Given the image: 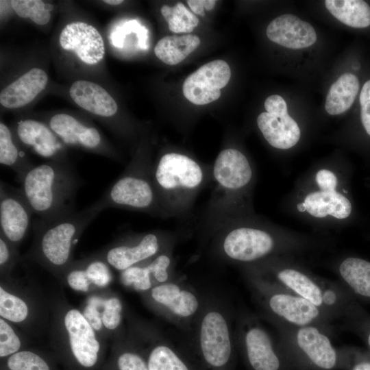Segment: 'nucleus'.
Segmentation results:
<instances>
[{
	"label": "nucleus",
	"mask_w": 370,
	"mask_h": 370,
	"mask_svg": "<svg viewBox=\"0 0 370 370\" xmlns=\"http://www.w3.org/2000/svg\"><path fill=\"white\" fill-rule=\"evenodd\" d=\"M48 124L64 145L99 151L107 156L111 154L99 130L73 116L65 113L56 114L50 118Z\"/></svg>",
	"instance_id": "18"
},
{
	"label": "nucleus",
	"mask_w": 370,
	"mask_h": 370,
	"mask_svg": "<svg viewBox=\"0 0 370 370\" xmlns=\"http://www.w3.org/2000/svg\"><path fill=\"white\" fill-rule=\"evenodd\" d=\"M101 323L107 340L112 342L122 336L127 330L124 323L123 304L120 297L111 291L103 289L100 303Z\"/></svg>",
	"instance_id": "29"
},
{
	"label": "nucleus",
	"mask_w": 370,
	"mask_h": 370,
	"mask_svg": "<svg viewBox=\"0 0 370 370\" xmlns=\"http://www.w3.org/2000/svg\"><path fill=\"white\" fill-rule=\"evenodd\" d=\"M16 134L23 145L38 156L51 160H66L64 144L45 123L34 119L21 120L17 123Z\"/></svg>",
	"instance_id": "19"
},
{
	"label": "nucleus",
	"mask_w": 370,
	"mask_h": 370,
	"mask_svg": "<svg viewBox=\"0 0 370 370\" xmlns=\"http://www.w3.org/2000/svg\"><path fill=\"white\" fill-rule=\"evenodd\" d=\"M61 282L74 291L92 293L94 289L86 275L82 260H74L65 271Z\"/></svg>",
	"instance_id": "40"
},
{
	"label": "nucleus",
	"mask_w": 370,
	"mask_h": 370,
	"mask_svg": "<svg viewBox=\"0 0 370 370\" xmlns=\"http://www.w3.org/2000/svg\"><path fill=\"white\" fill-rule=\"evenodd\" d=\"M184 352L197 370H232L234 348L230 317L224 302L204 297L201 310Z\"/></svg>",
	"instance_id": "3"
},
{
	"label": "nucleus",
	"mask_w": 370,
	"mask_h": 370,
	"mask_svg": "<svg viewBox=\"0 0 370 370\" xmlns=\"http://www.w3.org/2000/svg\"><path fill=\"white\" fill-rule=\"evenodd\" d=\"M368 343H369V345L370 347V334H369V336L368 337Z\"/></svg>",
	"instance_id": "47"
},
{
	"label": "nucleus",
	"mask_w": 370,
	"mask_h": 370,
	"mask_svg": "<svg viewBox=\"0 0 370 370\" xmlns=\"http://www.w3.org/2000/svg\"><path fill=\"white\" fill-rule=\"evenodd\" d=\"M33 213L21 188L1 180L0 234L18 248L31 226Z\"/></svg>",
	"instance_id": "12"
},
{
	"label": "nucleus",
	"mask_w": 370,
	"mask_h": 370,
	"mask_svg": "<svg viewBox=\"0 0 370 370\" xmlns=\"http://www.w3.org/2000/svg\"><path fill=\"white\" fill-rule=\"evenodd\" d=\"M160 12L172 32L190 33L198 25V18L182 3H177L173 7L164 5Z\"/></svg>",
	"instance_id": "36"
},
{
	"label": "nucleus",
	"mask_w": 370,
	"mask_h": 370,
	"mask_svg": "<svg viewBox=\"0 0 370 370\" xmlns=\"http://www.w3.org/2000/svg\"><path fill=\"white\" fill-rule=\"evenodd\" d=\"M267 112L271 114H284L288 113L287 105L284 99L280 95H273L268 97L264 101Z\"/></svg>",
	"instance_id": "43"
},
{
	"label": "nucleus",
	"mask_w": 370,
	"mask_h": 370,
	"mask_svg": "<svg viewBox=\"0 0 370 370\" xmlns=\"http://www.w3.org/2000/svg\"><path fill=\"white\" fill-rule=\"evenodd\" d=\"M140 295L150 310L187 332L191 330L204 299L191 285L179 278L156 286Z\"/></svg>",
	"instance_id": "7"
},
{
	"label": "nucleus",
	"mask_w": 370,
	"mask_h": 370,
	"mask_svg": "<svg viewBox=\"0 0 370 370\" xmlns=\"http://www.w3.org/2000/svg\"><path fill=\"white\" fill-rule=\"evenodd\" d=\"M102 212L92 205L47 219H37L33 224L32 244L23 258L38 264L61 282L74 261L75 246L79 237Z\"/></svg>",
	"instance_id": "2"
},
{
	"label": "nucleus",
	"mask_w": 370,
	"mask_h": 370,
	"mask_svg": "<svg viewBox=\"0 0 370 370\" xmlns=\"http://www.w3.org/2000/svg\"><path fill=\"white\" fill-rule=\"evenodd\" d=\"M333 295V294H332L331 295ZM331 295H329V297H330ZM325 296L327 297H328V295H325ZM328 299H327V300H328ZM329 300H330V298H329Z\"/></svg>",
	"instance_id": "48"
},
{
	"label": "nucleus",
	"mask_w": 370,
	"mask_h": 370,
	"mask_svg": "<svg viewBox=\"0 0 370 370\" xmlns=\"http://www.w3.org/2000/svg\"><path fill=\"white\" fill-rule=\"evenodd\" d=\"M257 125L266 140L277 149H290L300 138V129L288 113L278 115L262 112L257 118Z\"/></svg>",
	"instance_id": "24"
},
{
	"label": "nucleus",
	"mask_w": 370,
	"mask_h": 370,
	"mask_svg": "<svg viewBox=\"0 0 370 370\" xmlns=\"http://www.w3.org/2000/svg\"><path fill=\"white\" fill-rule=\"evenodd\" d=\"M92 206L101 211L110 208H125L162 214L151 179V166L141 156L136 158L121 176Z\"/></svg>",
	"instance_id": "6"
},
{
	"label": "nucleus",
	"mask_w": 370,
	"mask_h": 370,
	"mask_svg": "<svg viewBox=\"0 0 370 370\" xmlns=\"http://www.w3.org/2000/svg\"><path fill=\"white\" fill-rule=\"evenodd\" d=\"M359 90L358 77L349 73L341 75L331 86L325 99V108L331 115L342 114L352 106Z\"/></svg>",
	"instance_id": "28"
},
{
	"label": "nucleus",
	"mask_w": 370,
	"mask_h": 370,
	"mask_svg": "<svg viewBox=\"0 0 370 370\" xmlns=\"http://www.w3.org/2000/svg\"><path fill=\"white\" fill-rule=\"evenodd\" d=\"M267 304L273 313L299 326H306L319 315L317 306L301 297L275 293Z\"/></svg>",
	"instance_id": "25"
},
{
	"label": "nucleus",
	"mask_w": 370,
	"mask_h": 370,
	"mask_svg": "<svg viewBox=\"0 0 370 370\" xmlns=\"http://www.w3.org/2000/svg\"><path fill=\"white\" fill-rule=\"evenodd\" d=\"M319 190L308 194L304 201L297 204L300 212L323 218L330 215L338 219L348 217L352 212L350 201L336 190L337 178L328 169L319 170L315 177Z\"/></svg>",
	"instance_id": "13"
},
{
	"label": "nucleus",
	"mask_w": 370,
	"mask_h": 370,
	"mask_svg": "<svg viewBox=\"0 0 370 370\" xmlns=\"http://www.w3.org/2000/svg\"><path fill=\"white\" fill-rule=\"evenodd\" d=\"M15 326L7 320L0 318L1 359L27 348V338L25 334L21 333Z\"/></svg>",
	"instance_id": "37"
},
{
	"label": "nucleus",
	"mask_w": 370,
	"mask_h": 370,
	"mask_svg": "<svg viewBox=\"0 0 370 370\" xmlns=\"http://www.w3.org/2000/svg\"><path fill=\"white\" fill-rule=\"evenodd\" d=\"M300 349L317 366L330 369L336 364V355L329 338L312 326H304L297 334Z\"/></svg>",
	"instance_id": "27"
},
{
	"label": "nucleus",
	"mask_w": 370,
	"mask_h": 370,
	"mask_svg": "<svg viewBox=\"0 0 370 370\" xmlns=\"http://www.w3.org/2000/svg\"><path fill=\"white\" fill-rule=\"evenodd\" d=\"M21 189L34 213L47 219L75 209L79 179L66 160L34 166L24 175Z\"/></svg>",
	"instance_id": "4"
},
{
	"label": "nucleus",
	"mask_w": 370,
	"mask_h": 370,
	"mask_svg": "<svg viewBox=\"0 0 370 370\" xmlns=\"http://www.w3.org/2000/svg\"><path fill=\"white\" fill-rule=\"evenodd\" d=\"M82 260L94 291L106 288L112 280L110 267L105 261L91 254Z\"/></svg>",
	"instance_id": "39"
},
{
	"label": "nucleus",
	"mask_w": 370,
	"mask_h": 370,
	"mask_svg": "<svg viewBox=\"0 0 370 370\" xmlns=\"http://www.w3.org/2000/svg\"><path fill=\"white\" fill-rule=\"evenodd\" d=\"M0 163L14 171L19 183L27 171L34 166L25 151L16 145L10 130L2 122L0 123Z\"/></svg>",
	"instance_id": "32"
},
{
	"label": "nucleus",
	"mask_w": 370,
	"mask_h": 370,
	"mask_svg": "<svg viewBox=\"0 0 370 370\" xmlns=\"http://www.w3.org/2000/svg\"><path fill=\"white\" fill-rule=\"evenodd\" d=\"M10 2L18 16L28 18L40 25L49 21L50 12L53 9L51 4L39 0H12Z\"/></svg>",
	"instance_id": "38"
},
{
	"label": "nucleus",
	"mask_w": 370,
	"mask_h": 370,
	"mask_svg": "<svg viewBox=\"0 0 370 370\" xmlns=\"http://www.w3.org/2000/svg\"><path fill=\"white\" fill-rule=\"evenodd\" d=\"M217 201L245 188L252 177V170L246 156L240 151L228 148L217 156L212 168Z\"/></svg>",
	"instance_id": "15"
},
{
	"label": "nucleus",
	"mask_w": 370,
	"mask_h": 370,
	"mask_svg": "<svg viewBox=\"0 0 370 370\" xmlns=\"http://www.w3.org/2000/svg\"><path fill=\"white\" fill-rule=\"evenodd\" d=\"M1 370H56L52 358L34 349H23L1 359Z\"/></svg>",
	"instance_id": "34"
},
{
	"label": "nucleus",
	"mask_w": 370,
	"mask_h": 370,
	"mask_svg": "<svg viewBox=\"0 0 370 370\" xmlns=\"http://www.w3.org/2000/svg\"><path fill=\"white\" fill-rule=\"evenodd\" d=\"M73 101L84 110L101 117L113 116L118 106L113 97L100 85L87 80H77L69 89Z\"/></svg>",
	"instance_id": "23"
},
{
	"label": "nucleus",
	"mask_w": 370,
	"mask_h": 370,
	"mask_svg": "<svg viewBox=\"0 0 370 370\" xmlns=\"http://www.w3.org/2000/svg\"><path fill=\"white\" fill-rule=\"evenodd\" d=\"M101 370H149L140 347L127 330L112 342L110 352Z\"/></svg>",
	"instance_id": "26"
},
{
	"label": "nucleus",
	"mask_w": 370,
	"mask_h": 370,
	"mask_svg": "<svg viewBox=\"0 0 370 370\" xmlns=\"http://www.w3.org/2000/svg\"><path fill=\"white\" fill-rule=\"evenodd\" d=\"M151 179L162 214H178L189 208L205 181V172L192 158L169 152L151 166Z\"/></svg>",
	"instance_id": "5"
},
{
	"label": "nucleus",
	"mask_w": 370,
	"mask_h": 370,
	"mask_svg": "<svg viewBox=\"0 0 370 370\" xmlns=\"http://www.w3.org/2000/svg\"><path fill=\"white\" fill-rule=\"evenodd\" d=\"M231 77L228 64L222 60L208 62L184 80V97L195 105H206L218 99Z\"/></svg>",
	"instance_id": "14"
},
{
	"label": "nucleus",
	"mask_w": 370,
	"mask_h": 370,
	"mask_svg": "<svg viewBox=\"0 0 370 370\" xmlns=\"http://www.w3.org/2000/svg\"><path fill=\"white\" fill-rule=\"evenodd\" d=\"M47 82L46 72L33 68L1 90L0 103L9 109L26 106L45 88Z\"/></svg>",
	"instance_id": "21"
},
{
	"label": "nucleus",
	"mask_w": 370,
	"mask_h": 370,
	"mask_svg": "<svg viewBox=\"0 0 370 370\" xmlns=\"http://www.w3.org/2000/svg\"><path fill=\"white\" fill-rule=\"evenodd\" d=\"M172 249L121 272L123 285L140 293L175 279Z\"/></svg>",
	"instance_id": "16"
},
{
	"label": "nucleus",
	"mask_w": 370,
	"mask_h": 370,
	"mask_svg": "<svg viewBox=\"0 0 370 370\" xmlns=\"http://www.w3.org/2000/svg\"><path fill=\"white\" fill-rule=\"evenodd\" d=\"M339 272L356 293L370 297V262L349 257L340 264Z\"/></svg>",
	"instance_id": "33"
},
{
	"label": "nucleus",
	"mask_w": 370,
	"mask_h": 370,
	"mask_svg": "<svg viewBox=\"0 0 370 370\" xmlns=\"http://www.w3.org/2000/svg\"><path fill=\"white\" fill-rule=\"evenodd\" d=\"M50 340L56 357L67 370H101L106 361V341L80 310L62 297L49 301Z\"/></svg>",
	"instance_id": "1"
},
{
	"label": "nucleus",
	"mask_w": 370,
	"mask_h": 370,
	"mask_svg": "<svg viewBox=\"0 0 370 370\" xmlns=\"http://www.w3.org/2000/svg\"><path fill=\"white\" fill-rule=\"evenodd\" d=\"M190 10L201 16H205V10L210 11L216 4L214 0H188L186 1Z\"/></svg>",
	"instance_id": "44"
},
{
	"label": "nucleus",
	"mask_w": 370,
	"mask_h": 370,
	"mask_svg": "<svg viewBox=\"0 0 370 370\" xmlns=\"http://www.w3.org/2000/svg\"><path fill=\"white\" fill-rule=\"evenodd\" d=\"M267 36L273 42L293 49L310 47L317 40L313 27L291 14L272 20L267 28Z\"/></svg>",
	"instance_id": "20"
},
{
	"label": "nucleus",
	"mask_w": 370,
	"mask_h": 370,
	"mask_svg": "<svg viewBox=\"0 0 370 370\" xmlns=\"http://www.w3.org/2000/svg\"><path fill=\"white\" fill-rule=\"evenodd\" d=\"M328 10L343 24L365 28L370 25V6L362 0H326Z\"/></svg>",
	"instance_id": "31"
},
{
	"label": "nucleus",
	"mask_w": 370,
	"mask_h": 370,
	"mask_svg": "<svg viewBox=\"0 0 370 370\" xmlns=\"http://www.w3.org/2000/svg\"><path fill=\"white\" fill-rule=\"evenodd\" d=\"M173 241L159 231L135 233L122 236L91 255L121 272L172 249Z\"/></svg>",
	"instance_id": "10"
},
{
	"label": "nucleus",
	"mask_w": 370,
	"mask_h": 370,
	"mask_svg": "<svg viewBox=\"0 0 370 370\" xmlns=\"http://www.w3.org/2000/svg\"><path fill=\"white\" fill-rule=\"evenodd\" d=\"M199 38L194 34L167 36L161 38L154 47L156 57L164 63H180L200 45Z\"/></svg>",
	"instance_id": "30"
},
{
	"label": "nucleus",
	"mask_w": 370,
	"mask_h": 370,
	"mask_svg": "<svg viewBox=\"0 0 370 370\" xmlns=\"http://www.w3.org/2000/svg\"><path fill=\"white\" fill-rule=\"evenodd\" d=\"M360 104L361 121L365 131L370 136V79L362 88Z\"/></svg>",
	"instance_id": "42"
},
{
	"label": "nucleus",
	"mask_w": 370,
	"mask_h": 370,
	"mask_svg": "<svg viewBox=\"0 0 370 370\" xmlns=\"http://www.w3.org/2000/svg\"><path fill=\"white\" fill-rule=\"evenodd\" d=\"M19 260L18 248L0 234V275L1 278L12 276V271Z\"/></svg>",
	"instance_id": "41"
},
{
	"label": "nucleus",
	"mask_w": 370,
	"mask_h": 370,
	"mask_svg": "<svg viewBox=\"0 0 370 370\" xmlns=\"http://www.w3.org/2000/svg\"><path fill=\"white\" fill-rule=\"evenodd\" d=\"M61 47L72 51L84 63L94 65L101 61L105 55V45L99 31L84 22L66 25L59 36Z\"/></svg>",
	"instance_id": "17"
},
{
	"label": "nucleus",
	"mask_w": 370,
	"mask_h": 370,
	"mask_svg": "<svg viewBox=\"0 0 370 370\" xmlns=\"http://www.w3.org/2000/svg\"><path fill=\"white\" fill-rule=\"evenodd\" d=\"M352 370H370V362H362L356 365Z\"/></svg>",
	"instance_id": "45"
},
{
	"label": "nucleus",
	"mask_w": 370,
	"mask_h": 370,
	"mask_svg": "<svg viewBox=\"0 0 370 370\" xmlns=\"http://www.w3.org/2000/svg\"><path fill=\"white\" fill-rule=\"evenodd\" d=\"M20 283L12 276L1 278L0 317L35 336L47 323L49 306L34 288Z\"/></svg>",
	"instance_id": "8"
},
{
	"label": "nucleus",
	"mask_w": 370,
	"mask_h": 370,
	"mask_svg": "<svg viewBox=\"0 0 370 370\" xmlns=\"http://www.w3.org/2000/svg\"><path fill=\"white\" fill-rule=\"evenodd\" d=\"M247 362L253 370H278L279 359L267 332L257 325L248 326L243 334Z\"/></svg>",
	"instance_id": "22"
},
{
	"label": "nucleus",
	"mask_w": 370,
	"mask_h": 370,
	"mask_svg": "<svg viewBox=\"0 0 370 370\" xmlns=\"http://www.w3.org/2000/svg\"><path fill=\"white\" fill-rule=\"evenodd\" d=\"M104 3L112 5H116L122 3L123 2V0H105L103 1Z\"/></svg>",
	"instance_id": "46"
},
{
	"label": "nucleus",
	"mask_w": 370,
	"mask_h": 370,
	"mask_svg": "<svg viewBox=\"0 0 370 370\" xmlns=\"http://www.w3.org/2000/svg\"><path fill=\"white\" fill-rule=\"evenodd\" d=\"M273 247L274 240L269 232L251 227L221 229L214 242L215 253L221 258L240 262L260 260Z\"/></svg>",
	"instance_id": "11"
},
{
	"label": "nucleus",
	"mask_w": 370,
	"mask_h": 370,
	"mask_svg": "<svg viewBox=\"0 0 370 370\" xmlns=\"http://www.w3.org/2000/svg\"><path fill=\"white\" fill-rule=\"evenodd\" d=\"M277 277L299 297L317 306L322 304L323 295L320 288L303 273L293 269H284L278 273Z\"/></svg>",
	"instance_id": "35"
},
{
	"label": "nucleus",
	"mask_w": 370,
	"mask_h": 370,
	"mask_svg": "<svg viewBox=\"0 0 370 370\" xmlns=\"http://www.w3.org/2000/svg\"><path fill=\"white\" fill-rule=\"evenodd\" d=\"M127 330L143 352L149 370H197L183 349L155 325L126 312Z\"/></svg>",
	"instance_id": "9"
}]
</instances>
